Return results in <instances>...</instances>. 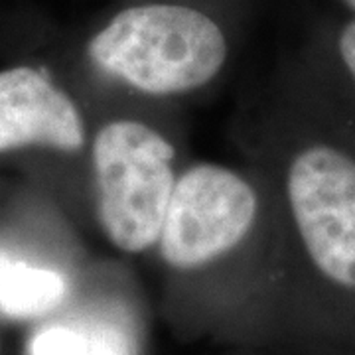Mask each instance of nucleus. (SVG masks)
Returning a JSON list of instances; mask_svg holds the SVG:
<instances>
[{
    "label": "nucleus",
    "mask_w": 355,
    "mask_h": 355,
    "mask_svg": "<svg viewBox=\"0 0 355 355\" xmlns=\"http://www.w3.org/2000/svg\"><path fill=\"white\" fill-rule=\"evenodd\" d=\"M107 76L146 95H180L203 87L227 60L221 28L180 4H142L114 16L87 48Z\"/></svg>",
    "instance_id": "obj_1"
},
{
    "label": "nucleus",
    "mask_w": 355,
    "mask_h": 355,
    "mask_svg": "<svg viewBox=\"0 0 355 355\" xmlns=\"http://www.w3.org/2000/svg\"><path fill=\"white\" fill-rule=\"evenodd\" d=\"M174 156V146L139 121H113L97 132V217L119 251L142 253L158 243L176 186Z\"/></svg>",
    "instance_id": "obj_2"
},
{
    "label": "nucleus",
    "mask_w": 355,
    "mask_h": 355,
    "mask_svg": "<svg viewBox=\"0 0 355 355\" xmlns=\"http://www.w3.org/2000/svg\"><path fill=\"white\" fill-rule=\"evenodd\" d=\"M284 193L314 275L355 298V154L326 140L300 146L286 166Z\"/></svg>",
    "instance_id": "obj_3"
},
{
    "label": "nucleus",
    "mask_w": 355,
    "mask_h": 355,
    "mask_svg": "<svg viewBox=\"0 0 355 355\" xmlns=\"http://www.w3.org/2000/svg\"><path fill=\"white\" fill-rule=\"evenodd\" d=\"M259 211L253 186L217 164L191 166L176 180L158 237L160 257L178 272L205 268L233 251Z\"/></svg>",
    "instance_id": "obj_4"
},
{
    "label": "nucleus",
    "mask_w": 355,
    "mask_h": 355,
    "mask_svg": "<svg viewBox=\"0 0 355 355\" xmlns=\"http://www.w3.org/2000/svg\"><path fill=\"white\" fill-rule=\"evenodd\" d=\"M85 123L73 99L38 67L0 69V154L26 148L79 153Z\"/></svg>",
    "instance_id": "obj_5"
},
{
    "label": "nucleus",
    "mask_w": 355,
    "mask_h": 355,
    "mask_svg": "<svg viewBox=\"0 0 355 355\" xmlns=\"http://www.w3.org/2000/svg\"><path fill=\"white\" fill-rule=\"evenodd\" d=\"M24 355H140L137 322L123 304L71 302L30 328Z\"/></svg>",
    "instance_id": "obj_6"
},
{
    "label": "nucleus",
    "mask_w": 355,
    "mask_h": 355,
    "mask_svg": "<svg viewBox=\"0 0 355 355\" xmlns=\"http://www.w3.org/2000/svg\"><path fill=\"white\" fill-rule=\"evenodd\" d=\"M73 282L53 266L0 249V322L36 326L73 302Z\"/></svg>",
    "instance_id": "obj_7"
},
{
    "label": "nucleus",
    "mask_w": 355,
    "mask_h": 355,
    "mask_svg": "<svg viewBox=\"0 0 355 355\" xmlns=\"http://www.w3.org/2000/svg\"><path fill=\"white\" fill-rule=\"evenodd\" d=\"M336 53L342 65L343 73L349 79L355 91V16L338 30L336 36Z\"/></svg>",
    "instance_id": "obj_8"
},
{
    "label": "nucleus",
    "mask_w": 355,
    "mask_h": 355,
    "mask_svg": "<svg viewBox=\"0 0 355 355\" xmlns=\"http://www.w3.org/2000/svg\"><path fill=\"white\" fill-rule=\"evenodd\" d=\"M342 2L347 6V10L355 16V0H342Z\"/></svg>",
    "instance_id": "obj_9"
},
{
    "label": "nucleus",
    "mask_w": 355,
    "mask_h": 355,
    "mask_svg": "<svg viewBox=\"0 0 355 355\" xmlns=\"http://www.w3.org/2000/svg\"><path fill=\"white\" fill-rule=\"evenodd\" d=\"M0 355H6V354H4V336H2V322H0Z\"/></svg>",
    "instance_id": "obj_10"
}]
</instances>
